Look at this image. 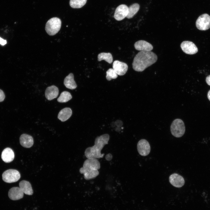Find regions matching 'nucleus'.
Here are the masks:
<instances>
[{
  "instance_id": "f257e3e1",
  "label": "nucleus",
  "mask_w": 210,
  "mask_h": 210,
  "mask_svg": "<svg viewBox=\"0 0 210 210\" xmlns=\"http://www.w3.org/2000/svg\"><path fill=\"white\" fill-rule=\"evenodd\" d=\"M158 59L156 55L151 51H141L135 56L132 64L133 69L141 72L155 63Z\"/></svg>"
},
{
  "instance_id": "f03ea898",
  "label": "nucleus",
  "mask_w": 210,
  "mask_h": 210,
  "mask_svg": "<svg viewBox=\"0 0 210 210\" xmlns=\"http://www.w3.org/2000/svg\"><path fill=\"white\" fill-rule=\"evenodd\" d=\"M110 136L108 134H104L97 137L93 146L87 148L84 154L88 159H99L103 157L104 154L101 153L104 146L108 144Z\"/></svg>"
},
{
  "instance_id": "7ed1b4c3",
  "label": "nucleus",
  "mask_w": 210,
  "mask_h": 210,
  "mask_svg": "<svg viewBox=\"0 0 210 210\" xmlns=\"http://www.w3.org/2000/svg\"><path fill=\"white\" fill-rule=\"evenodd\" d=\"M100 168L99 162L96 159H88L84 162L83 167L79 169L80 173L83 174L86 180L94 179L98 176Z\"/></svg>"
},
{
  "instance_id": "20e7f679",
  "label": "nucleus",
  "mask_w": 210,
  "mask_h": 210,
  "mask_svg": "<svg viewBox=\"0 0 210 210\" xmlns=\"http://www.w3.org/2000/svg\"><path fill=\"white\" fill-rule=\"evenodd\" d=\"M61 25V21L57 17H53L49 19L46 22L45 30L47 33L50 36H53L57 33L60 30Z\"/></svg>"
},
{
  "instance_id": "39448f33",
  "label": "nucleus",
  "mask_w": 210,
  "mask_h": 210,
  "mask_svg": "<svg viewBox=\"0 0 210 210\" xmlns=\"http://www.w3.org/2000/svg\"><path fill=\"white\" fill-rule=\"evenodd\" d=\"M170 130L172 134L174 136L179 138L182 136L185 131V127L183 121L180 119H176L172 122Z\"/></svg>"
},
{
  "instance_id": "423d86ee",
  "label": "nucleus",
  "mask_w": 210,
  "mask_h": 210,
  "mask_svg": "<svg viewBox=\"0 0 210 210\" xmlns=\"http://www.w3.org/2000/svg\"><path fill=\"white\" fill-rule=\"evenodd\" d=\"M2 177L4 182L10 183L17 181L20 178V175L16 170L9 169L3 173Z\"/></svg>"
},
{
  "instance_id": "0eeeda50",
  "label": "nucleus",
  "mask_w": 210,
  "mask_h": 210,
  "mask_svg": "<svg viewBox=\"0 0 210 210\" xmlns=\"http://www.w3.org/2000/svg\"><path fill=\"white\" fill-rule=\"evenodd\" d=\"M197 28L201 30H206L210 28V16L203 14L199 16L196 22Z\"/></svg>"
},
{
  "instance_id": "6e6552de",
  "label": "nucleus",
  "mask_w": 210,
  "mask_h": 210,
  "mask_svg": "<svg viewBox=\"0 0 210 210\" xmlns=\"http://www.w3.org/2000/svg\"><path fill=\"white\" fill-rule=\"evenodd\" d=\"M137 149L140 155L142 156H146L150 153V147L147 141L145 139H141L138 142Z\"/></svg>"
},
{
  "instance_id": "1a4fd4ad",
  "label": "nucleus",
  "mask_w": 210,
  "mask_h": 210,
  "mask_svg": "<svg viewBox=\"0 0 210 210\" xmlns=\"http://www.w3.org/2000/svg\"><path fill=\"white\" fill-rule=\"evenodd\" d=\"M180 46L183 51L188 54H194L197 53L198 51L195 44L190 41H183L181 43Z\"/></svg>"
},
{
  "instance_id": "9d476101",
  "label": "nucleus",
  "mask_w": 210,
  "mask_h": 210,
  "mask_svg": "<svg viewBox=\"0 0 210 210\" xmlns=\"http://www.w3.org/2000/svg\"><path fill=\"white\" fill-rule=\"evenodd\" d=\"M128 13V7L125 4H121L116 9L114 14L115 19L120 21L127 17Z\"/></svg>"
},
{
  "instance_id": "9b49d317",
  "label": "nucleus",
  "mask_w": 210,
  "mask_h": 210,
  "mask_svg": "<svg viewBox=\"0 0 210 210\" xmlns=\"http://www.w3.org/2000/svg\"><path fill=\"white\" fill-rule=\"evenodd\" d=\"M113 68L118 75L123 76L127 72L128 66L126 63L116 60L113 63Z\"/></svg>"
},
{
  "instance_id": "f8f14e48",
  "label": "nucleus",
  "mask_w": 210,
  "mask_h": 210,
  "mask_svg": "<svg viewBox=\"0 0 210 210\" xmlns=\"http://www.w3.org/2000/svg\"><path fill=\"white\" fill-rule=\"evenodd\" d=\"M170 183L174 186L176 188H181L185 183L183 178L176 173H174L170 175L169 178Z\"/></svg>"
},
{
  "instance_id": "ddd939ff",
  "label": "nucleus",
  "mask_w": 210,
  "mask_h": 210,
  "mask_svg": "<svg viewBox=\"0 0 210 210\" xmlns=\"http://www.w3.org/2000/svg\"><path fill=\"white\" fill-rule=\"evenodd\" d=\"M24 193L20 187H13L9 190L8 195L11 200H16L23 198Z\"/></svg>"
},
{
  "instance_id": "4468645a",
  "label": "nucleus",
  "mask_w": 210,
  "mask_h": 210,
  "mask_svg": "<svg viewBox=\"0 0 210 210\" xmlns=\"http://www.w3.org/2000/svg\"><path fill=\"white\" fill-rule=\"evenodd\" d=\"M135 49L139 51H151L153 48V46L147 41L140 40L135 43L134 44Z\"/></svg>"
},
{
  "instance_id": "2eb2a0df",
  "label": "nucleus",
  "mask_w": 210,
  "mask_h": 210,
  "mask_svg": "<svg viewBox=\"0 0 210 210\" xmlns=\"http://www.w3.org/2000/svg\"><path fill=\"white\" fill-rule=\"evenodd\" d=\"M58 94V88L54 85L47 87L45 92V97L49 100H52L56 98Z\"/></svg>"
},
{
  "instance_id": "dca6fc26",
  "label": "nucleus",
  "mask_w": 210,
  "mask_h": 210,
  "mask_svg": "<svg viewBox=\"0 0 210 210\" xmlns=\"http://www.w3.org/2000/svg\"><path fill=\"white\" fill-rule=\"evenodd\" d=\"M20 143L23 147L30 148L33 145V139L32 136L26 134H22L20 138Z\"/></svg>"
},
{
  "instance_id": "f3484780",
  "label": "nucleus",
  "mask_w": 210,
  "mask_h": 210,
  "mask_svg": "<svg viewBox=\"0 0 210 210\" xmlns=\"http://www.w3.org/2000/svg\"><path fill=\"white\" fill-rule=\"evenodd\" d=\"M14 156V153L13 150L9 148H7L2 151L1 158L4 162L9 163L13 160Z\"/></svg>"
},
{
  "instance_id": "a211bd4d",
  "label": "nucleus",
  "mask_w": 210,
  "mask_h": 210,
  "mask_svg": "<svg viewBox=\"0 0 210 210\" xmlns=\"http://www.w3.org/2000/svg\"><path fill=\"white\" fill-rule=\"evenodd\" d=\"M64 84L66 88L74 90L76 88L77 85L74 80L73 73H70L65 78Z\"/></svg>"
},
{
  "instance_id": "6ab92c4d",
  "label": "nucleus",
  "mask_w": 210,
  "mask_h": 210,
  "mask_svg": "<svg viewBox=\"0 0 210 210\" xmlns=\"http://www.w3.org/2000/svg\"><path fill=\"white\" fill-rule=\"evenodd\" d=\"M19 187L23 193L28 195H32L33 192L30 183L26 180H22L19 183Z\"/></svg>"
},
{
  "instance_id": "aec40b11",
  "label": "nucleus",
  "mask_w": 210,
  "mask_h": 210,
  "mask_svg": "<svg viewBox=\"0 0 210 210\" xmlns=\"http://www.w3.org/2000/svg\"><path fill=\"white\" fill-rule=\"evenodd\" d=\"M72 111L69 108L66 107L62 109L58 115V118L62 122H64L71 116Z\"/></svg>"
},
{
  "instance_id": "412c9836",
  "label": "nucleus",
  "mask_w": 210,
  "mask_h": 210,
  "mask_svg": "<svg viewBox=\"0 0 210 210\" xmlns=\"http://www.w3.org/2000/svg\"><path fill=\"white\" fill-rule=\"evenodd\" d=\"M128 7V13L126 18L130 19L138 12L140 8V6L138 4L134 3Z\"/></svg>"
},
{
  "instance_id": "4be33fe9",
  "label": "nucleus",
  "mask_w": 210,
  "mask_h": 210,
  "mask_svg": "<svg viewBox=\"0 0 210 210\" xmlns=\"http://www.w3.org/2000/svg\"><path fill=\"white\" fill-rule=\"evenodd\" d=\"M97 57L99 61L104 60L109 64L112 63L113 61L112 56L109 52L100 53L98 54Z\"/></svg>"
},
{
  "instance_id": "5701e85b",
  "label": "nucleus",
  "mask_w": 210,
  "mask_h": 210,
  "mask_svg": "<svg viewBox=\"0 0 210 210\" xmlns=\"http://www.w3.org/2000/svg\"><path fill=\"white\" fill-rule=\"evenodd\" d=\"M72 98L70 93L66 91L62 92L60 97L57 99L58 102L60 103L66 102Z\"/></svg>"
},
{
  "instance_id": "b1692460",
  "label": "nucleus",
  "mask_w": 210,
  "mask_h": 210,
  "mask_svg": "<svg viewBox=\"0 0 210 210\" xmlns=\"http://www.w3.org/2000/svg\"><path fill=\"white\" fill-rule=\"evenodd\" d=\"M87 0H70V5L74 8H79L83 7L86 3Z\"/></svg>"
},
{
  "instance_id": "393cba45",
  "label": "nucleus",
  "mask_w": 210,
  "mask_h": 210,
  "mask_svg": "<svg viewBox=\"0 0 210 210\" xmlns=\"http://www.w3.org/2000/svg\"><path fill=\"white\" fill-rule=\"evenodd\" d=\"M106 78L108 80H110L112 79H115L118 77V74L113 69H109L106 72Z\"/></svg>"
},
{
  "instance_id": "a878e982",
  "label": "nucleus",
  "mask_w": 210,
  "mask_h": 210,
  "mask_svg": "<svg viewBox=\"0 0 210 210\" xmlns=\"http://www.w3.org/2000/svg\"><path fill=\"white\" fill-rule=\"evenodd\" d=\"M5 98V95L3 91L0 89V102L3 101Z\"/></svg>"
},
{
  "instance_id": "bb28decb",
  "label": "nucleus",
  "mask_w": 210,
  "mask_h": 210,
  "mask_svg": "<svg viewBox=\"0 0 210 210\" xmlns=\"http://www.w3.org/2000/svg\"><path fill=\"white\" fill-rule=\"evenodd\" d=\"M7 43V41L6 40L0 37V44L2 46H4Z\"/></svg>"
},
{
  "instance_id": "cd10ccee",
  "label": "nucleus",
  "mask_w": 210,
  "mask_h": 210,
  "mask_svg": "<svg viewBox=\"0 0 210 210\" xmlns=\"http://www.w3.org/2000/svg\"><path fill=\"white\" fill-rule=\"evenodd\" d=\"M206 81L207 84L210 86V75H208L206 77Z\"/></svg>"
},
{
  "instance_id": "c85d7f7f",
  "label": "nucleus",
  "mask_w": 210,
  "mask_h": 210,
  "mask_svg": "<svg viewBox=\"0 0 210 210\" xmlns=\"http://www.w3.org/2000/svg\"><path fill=\"white\" fill-rule=\"evenodd\" d=\"M207 97L209 100L210 101V90H209L208 92Z\"/></svg>"
}]
</instances>
